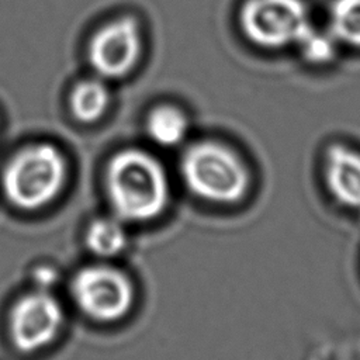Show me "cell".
Wrapping results in <instances>:
<instances>
[{
	"label": "cell",
	"instance_id": "6da1fadb",
	"mask_svg": "<svg viewBox=\"0 0 360 360\" xmlns=\"http://www.w3.org/2000/svg\"><path fill=\"white\" fill-rule=\"evenodd\" d=\"M105 191L115 217L129 222L158 218L166 210L170 195L163 166L139 149H124L110 159Z\"/></svg>",
	"mask_w": 360,
	"mask_h": 360
},
{
	"label": "cell",
	"instance_id": "7a4b0ae2",
	"mask_svg": "<svg viewBox=\"0 0 360 360\" xmlns=\"http://www.w3.org/2000/svg\"><path fill=\"white\" fill-rule=\"evenodd\" d=\"M180 173L187 188L214 204H236L249 193L252 174L242 156L218 141H201L186 149Z\"/></svg>",
	"mask_w": 360,
	"mask_h": 360
},
{
	"label": "cell",
	"instance_id": "3957f363",
	"mask_svg": "<svg viewBox=\"0 0 360 360\" xmlns=\"http://www.w3.org/2000/svg\"><path fill=\"white\" fill-rule=\"evenodd\" d=\"M66 160L51 143H35L21 149L6 165L1 187L17 208L34 211L58 197L66 180Z\"/></svg>",
	"mask_w": 360,
	"mask_h": 360
},
{
	"label": "cell",
	"instance_id": "277c9868",
	"mask_svg": "<svg viewBox=\"0 0 360 360\" xmlns=\"http://www.w3.org/2000/svg\"><path fill=\"white\" fill-rule=\"evenodd\" d=\"M311 24L305 0H245L239 10L245 38L269 51L294 46Z\"/></svg>",
	"mask_w": 360,
	"mask_h": 360
},
{
	"label": "cell",
	"instance_id": "5b68a950",
	"mask_svg": "<svg viewBox=\"0 0 360 360\" xmlns=\"http://www.w3.org/2000/svg\"><path fill=\"white\" fill-rule=\"evenodd\" d=\"M70 292L89 318L114 322L127 315L134 302V287L120 270L108 266H89L76 273Z\"/></svg>",
	"mask_w": 360,
	"mask_h": 360
},
{
	"label": "cell",
	"instance_id": "8992f818",
	"mask_svg": "<svg viewBox=\"0 0 360 360\" xmlns=\"http://www.w3.org/2000/svg\"><path fill=\"white\" fill-rule=\"evenodd\" d=\"M143 41L139 24L121 17L98 28L87 45L91 69L104 79H120L134 70L142 56Z\"/></svg>",
	"mask_w": 360,
	"mask_h": 360
},
{
	"label": "cell",
	"instance_id": "52a82bcc",
	"mask_svg": "<svg viewBox=\"0 0 360 360\" xmlns=\"http://www.w3.org/2000/svg\"><path fill=\"white\" fill-rule=\"evenodd\" d=\"M63 311L48 291L35 290L21 297L10 312L8 330L14 346L22 353L48 346L59 333Z\"/></svg>",
	"mask_w": 360,
	"mask_h": 360
},
{
	"label": "cell",
	"instance_id": "ba28073f",
	"mask_svg": "<svg viewBox=\"0 0 360 360\" xmlns=\"http://www.w3.org/2000/svg\"><path fill=\"white\" fill-rule=\"evenodd\" d=\"M325 183L340 205L360 210V152L342 143L330 145L325 155Z\"/></svg>",
	"mask_w": 360,
	"mask_h": 360
},
{
	"label": "cell",
	"instance_id": "9c48e42d",
	"mask_svg": "<svg viewBox=\"0 0 360 360\" xmlns=\"http://www.w3.org/2000/svg\"><path fill=\"white\" fill-rule=\"evenodd\" d=\"M325 27L340 46L360 49V0H330Z\"/></svg>",
	"mask_w": 360,
	"mask_h": 360
},
{
	"label": "cell",
	"instance_id": "30bf717a",
	"mask_svg": "<svg viewBox=\"0 0 360 360\" xmlns=\"http://www.w3.org/2000/svg\"><path fill=\"white\" fill-rule=\"evenodd\" d=\"M73 117L84 124L100 120L110 105V91L98 79H87L77 83L69 100Z\"/></svg>",
	"mask_w": 360,
	"mask_h": 360
},
{
	"label": "cell",
	"instance_id": "8fae6325",
	"mask_svg": "<svg viewBox=\"0 0 360 360\" xmlns=\"http://www.w3.org/2000/svg\"><path fill=\"white\" fill-rule=\"evenodd\" d=\"M149 138L160 146L172 148L183 142L188 131L186 114L174 105H159L146 118Z\"/></svg>",
	"mask_w": 360,
	"mask_h": 360
},
{
	"label": "cell",
	"instance_id": "7c38bea8",
	"mask_svg": "<svg viewBox=\"0 0 360 360\" xmlns=\"http://www.w3.org/2000/svg\"><path fill=\"white\" fill-rule=\"evenodd\" d=\"M127 232L120 218H97L86 231V246L98 257H112L124 250Z\"/></svg>",
	"mask_w": 360,
	"mask_h": 360
},
{
	"label": "cell",
	"instance_id": "4fadbf2b",
	"mask_svg": "<svg viewBox=\"0 0 360 360\" xmlns=\"http://www.w3.org/2000/svg\"><path fill=\"white\" fill-rule=\"evenodd\" d=\"M294 48L308 65L326 66L336 60L340 45L326 27H319L312 22L298 38Z\"/></svg>",
	"mask_w": 360,
	"mask_h": 360
},
{
	"label": "cell",
	"instance_id": "5bb4252c",
	"mask_svg": "<svg viewBox=\"0 0 360 360\" xmlns=\"http://www.w3.org/2000/svg\"><path fill=\"white\" fill-rule=\"evenodd\" d=\"M34 283L37 284V290L49 291L51 287H53L58 281V271L51 266H39L32 273Z\"/></svg>",
	"mask_w": 360,
	"mask_h": 360
}]
</instances>
